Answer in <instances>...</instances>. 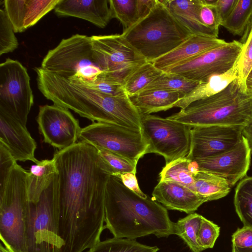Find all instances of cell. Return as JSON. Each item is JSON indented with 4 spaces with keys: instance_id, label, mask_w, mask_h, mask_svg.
Segmentation results:
<instances>
[{
    "instance_id": "obj_1",
    "label": "cell",
    "mask_w": 252,
    "mask_h": 252,
    "mask_svg": "<svg viewBox=\"0 0 252 252\" xmlns=\"http://www.w3.org/2000/svg\"><path fill=\"white\" fill-rule=\"evenodd\" d=\"M62 252H83L98 243L104 228L105 192L111 175L93 145L80 141L53 156Z\"/></svg>"
},
{
    "instance_id": "obj_2",
    "label": "cell",
    "mask_w": 252,
    "mask_h": 252,
    "mask_svg": "<svg viewBox=\"0 0 252 252\" xmlns=\"http://www.w3.org/2000/svg\"><path fill=\"white\" fill-rule=\"evenodd\" d=\"M104 228L117 238L135 240L150 234L158 238L174 234L167 209L148 196L142 197L110 175L105 192Z\"/></svg>"
},
{
    "instance_id": "obj_3",
    "label": "cell",
    "mask_w": 252,
    "mask_h": 252,
    "mask_svg": "<svg viewBox=\"0 0 252 252\" xmlns=\"http://www.w3.org/2000/svg\"><path fill=\"white\" fill-rule=\"evenodd\" d=\"M167 118L192 127L245 126L252 122V94L240 86L236 78L221 92L194 101Z\"/></svg>"
},
{
    "instance_id": "obj_4",
    "label": "cell",
    "mask_w": 252,
    "mask_h": 252,
    "mask_svg": "<svg viewBox=\"0 0 252 252\" xmlns=\"http://www.w3.org/2000/svg\"><path fill=\"white\" fill-rule=\"evenodd\" d=\"M147 62L177 47L192 34L159 0L152 11L122 33Z\"/></svg>"
},
{
    "instance_id": "obj_5",
    "label": "cell",
    "mask_w": 252,
    "mask_h": 252,
    "mask_svg": "<svg viewBox=\"0 0 252 252\" xmlns=\"http://www.w3.org/2000/svg\"><path fill=\"white\" fill-rule=\"evenodd\" d=\"M28 172L17 162L0 185V238L12 252H27V232L30 218Z\"/></svg>"
},
{
    "instance_id": "obj_6",
    "label": "cell",
    "mask_w": 252,
    "mask_h": 252,
    "mask_svg": "<svg viewBox=\"0 0 252 252\" xmlns=\"http://www.w3.org/2000/svg\"><path fill=\"white\" fill-rule=\"evenodd\" d=\"M40 67L72 82L84 85L96 81L103 74L92 49L91 36L80 34L63 39L49 50Z\"/></svg>"
},
{
    "instance_id": "obj_7",
    "label": "cell",
    "mask_w": 252,
    "mask_h": 252,
    "mask_svg": "<svg viewBox=\"0 0 252 252\" xmlns=\"http://www.w3.org/2000/svg\"><path fill=\"white\" fill-rule=\"evenodd\" d=\"M55 178L39 201L30 203L27 252H62L64 243L59 233Z\"/></svg>"
},
{
    "instance_id": "obj_8",
    "label": "cell",
    "mask_w": 252,
    "mask_h": 252,
    "mask_svg": "<svg viewBox=\"0 0 252 252\" xmlns=\"http://www.w3.org/2000/svg\"><path fill=\"white\" fill-rule=\"evenodd\" d=\"M142 131L149 145L147 154L164 157L166 164L189 155L192 126L152 115H141Z\"/></svg>"
},
{
    "instance_id": "obj_9",
    "label": "cell",
    "mask_w": 252,
    "mask_h": 252,
    "mask_svg": "<svg viewBox=\"0 0 252 252\" xmlns=\"http://www.w3.org/2000/svg\"><path fill=\"white\" fill-rule=\"evenodd\" d=\"M91 37L93 50L103 71L99 79L107 78L124 84L134 70L147 62L122 34Z\"/></svg>"
},
{
    "instance_id": "obj_10",
    "label": "cell",
    "mask_w": 252,
    "mask_h": 252,
    "mask_svg": "<svg viewBox=\"0 0 252 252\" xmlns=\"http://www.w3.org/2000/svg\"><path fill=\"white\" fill-rule=\"evenodd\" d=\"M79 139L137 162L149 147L142 130L100 122L82 128Z\"/></svg>"
},
{
    "instance_id": "obj_11",
    "label": "cell",
    "mask_w": 252,
    "mask_h": 252,
    "mask_svg": "<svg viewBox=\"0 0 252 252\" xmlns=\"http://www.w3.org/2000/svg\"><path fill=\"white\" fill-rule=\"evenodd\" d=\"M33 104L27 68L17 60L6 59L0 64V112L26 126Z\"/></svg>"
},
{
    "instance_id": "obj_12",
    "label": "cell",
    "mask_w": 252,
    "mask_h": 252,
    "mask_svg": "<svg viewBox=\"0 0 252 252\" xmlns=\"http://www.w3.org/2000/svg\"><path fill=\"white\" fill-rule=\"evenodd\" d=\"M242 46L243 44L237 40L226 42L165 72L177 74L193 81L205 82L213 75L230 69L237 62Z\"/></svg>"
},
{
    "instance_id": "obj_13",
    "label": "cell",
    "mask_w": 252,
    "mask_h": 252,
    "mask_svg": "<svg viewBox=\"0 0 252 252\" xmlns=\"http://www.w3.org/2000/svg\"><path fill=\"white\" fill-rule=\"evenodd\" d=\"M36 122L44 142L59 150L76 143L82 129L68 109L55 104L40 106Z\"/></svg>"
},
{
    "instance_id": "obj_14",
    "label": "cell",
    "mask_w": 252,
    "mask_h": 252,
    "mask_svg": "<svg viewBox=\"0 0 252 252\" xmlns=\"http://www.w3.org/2000/svg\"><path fill=\"white\" fill-rule=\"evenodd\" d=\"M244 126H206L192 127L190 151L186 157L194 160L227 151L241 140Z\"/></svg>"
},
{
    "instance_id": "obj_15",
    "label": "cell",
    "mask_w": 252,
    "mask_h": 252,
    "mask_svg": "<svg viewBox=\"0 0 252 252\" xmlns=\"http://www.w3.org/2000/svg\"><path fill=\"white\" fill-rule=\"evenodd\" d=\"M251 150L243 135L232 148L221 153L194 159L199 170L211 173L224 179L230 187L247 174L251 161Z\"/></svg>"
},
{
    "instance_id": "obj_16",
    "label": "cell",
    "mask_w": 252,
    "mask_h": 252,
    "mask_svg": "<svg viewBox=\"0 0 252 252\" xmlns=\"http://www.w3.org/2000/svg\"><path fill=\"white\" fill-rule=\"evenodd\" d=\"M0 143L3 145L17 161L39 160L35 156L37 145L26 126L0 112Z\"/></svg>"
},
{
    "instance_id": "obj_17",
    "label": "cell",
    "mask_w": 252,
    "mask_h": 252,
    "mask_svg": "<svg viewBox=\"0 0 252 252\" xmlns=\"http://www.w3.org/2000/svg\"><path fill=\"white\" fill-rule=\"evenodd\" d=\"M153 199L161 203L167 209L194 213L204 203L203 197L189 188L171 181H159L152 192Z\"/></svg>"
},
{
    "instance_id": "obj_18",
    "label": "cell",
    "mask_w": 252,
    "mask_h": 252,
    "mask_svg": "<svg viewBox=\"0 0 252 252\" xmlns=\"http://www.w3.org/2000/svg\"><path fill=\"white\" fill-rule=\"evenodd\" d=\"M60 0H4V10L15 32H22L36 24L54 9Z\"/></svg>"
},
{
    "instance_id": "obj_19",
    "label": "cell",
    "mask_w": 252,
    "mask_h": 252,
    "mask_svg": "<svg viewBox=\"0 0 252 252\" xmlns=\"http://www.w3.org/2000/svg\"><path fill=\"white\" fill-rule=\"evenodd\" d=\"M226 42L217 37L192 34L173 50L152 63L156 67L165 72Z\"/></svg>"
},
{
    "instance_id": "obj_20",
    "label": "cell",
    "mask_w": 252,
    "mask_h": 252,
    "mask_svg": "<svg viewBox=\"0 0 252 252\" xmlns=\"http://www.w3.org/2000/svg\"><path fill=\"white\" fill-rule=\"evenodd\" d=\"M109 0H60L54 10L59 16L74 17L105 28L111 19Z\"/></svg>"
},
{
    "instance_id": "obj_21",
    "label": "cell",
    "mask_w": 252,
    "mask_h": 252,
    "mask_svg": "<svg viewBox=\"0 0 252 252\" xmlns=\"http://www.w3.org/2000/svg\"><path fill=\"white\" fill-rule=\"evenodd\" d=\"M169 9L174 17L193 34L212 37L218 33L205 27L200 22L199 12L201 0H159Z\"/></svg>"
},
{
    "instance_id": "obj_22",
    "label": "cell",
    "mask_w": 252,
    "mask_h": 252,
    "mask_svg": "<svg viewBox=\"0 0 252 252\" xmlns=\"http://www.w3.org/2000/svg\"><path fill=\"white\" fill-rule=\"evenodd\" d=\"M237 76L236 62L228 71L213 75L207 81L200 82L192 90L185 94L174 107L184 109L194 101L212 96L224 89L237 78Z\"/></svg>"
},
{
    "instance_id": "obj_23",
    "label": "cell",
    "mask_w": 252,
    "mask_h": 252,
    "mask_svg": "<svg viewBox=\"0 0 252 252\" xmlns=\"http://www.w3.org/2000/svg\"><path fill=\"white\" fill-rule=\"evenodd\" d=\"M184 95L176 92L148 90L130 97V99L143 115L171 109Z\"/></svg>"
},
{
    "instance_id": "obj_24",
    "label": "cell",
    "mask_w": 252,
    "mask_h": 252,
    "mask_svg": "<svg viewBox=\"0 0 252 252\" xmlns=\"http://www.w3.org/2000/svg\"><path fill=\"white\" fill-rule=\"evenodd\" d=\"M58 173L54 158L44 159L31 166L27 176L30 203H36L40 196L51 184Z\"/></svg>"
},
{
    "instance_id": "obj_25",
    "label": "cell",
    "mask_w": 252,
    "mask_h": 252,
    "mask_svg": "<svg viewBox=\"0 0 252 252\" xmlns=\"http://www.w3.org/2000/svg\"><path fill=\"white\" fill-rule=\"evenodd\" d=\"M220 26L234 35L241 36L243 44L252 28V0H237L232 11Z\"/></svg>"
},
{
    "instance_id": "obj_26",
    "label": "cell",
    "mask_w": 252,
    "mask_h": 252,
    "mask_svg": "<svg viewBox=\"0 0 252 252\" xmlns=\"http://www.w3.org/2000/svg\"><path fill=\"white\" fill-rule=\"evenodd\" d=\"M193 178L194 182L190 189L207 201L222 198L230 191L231 187L224 179L211 173L199 170Z\"/></svg>"
},
{
    "instance_id": "obj_27",
    "label": "cell",
    "mask_w": 252,
    "mask_h": 252,
    "mask_svg": "<svg viewBox=\"0 0 252 252\" xmlns=\"http://www.w3.org/2000/svg\"><path fill=\"white\" fill-rule=\"evenodd\" d=\"M163 72L151 62L143 63L125 80L124 86L126 93L130 97L141 93Z\"/></svg>"
},
{
    "instance_id": "obj_28",
    "label": "cell",
    "mask_w": 252,
    "mask_h": 252,
    "mask_svg": "<svg viewBox=\"0 0 252 252\" xmlns=\"http://www.w3.org/2000/svg\"><path fill=\"white\" fill-rule=\"evenodd\" d=\"M234 204L244 226L252 228V177L244 178L238 184Z\"/></svg>"
},
{
    "instance_id": "obj_29",
    "label": "cell",
    "mask_w": 252,
    "mask_h": 252,
    "mask_svg": "<svg viewBox=\"0 0 252 252\" xmlns=\"http://www.w3.org/2000/svg\"><path fill=\"white\" fill-rule=\"evenodd\" d=\"M203 216L193 213L174 223V234L180 237L192 252L202 251L197 243V236Z\"/></svg>"
},
{
    "instance_id": "obj_30",
    "label": "cell",
    "mask_w": 252,
    "mask_h": 252,
    "mask_svg": "<svg viewBox=\"0 0 252 252\" xmlns=\"http://www.w3.org/2000/svg\"><path fill=\"white\" fill-rule=\"evenodd\" d=\"M200 83L189 80L177 74L163 71L143 91L164 90L178 92L185 95L192 90Z\"/></svg>"
},
{
    "instance_id": "obj_31",
    "label": "cell",
    "mask_w": 252,
    "mask_h": 252,
    "mask_svg": "<svg viewBox=\"0 0 252 252\" xmlns=\"http://www.w3.org/2000/svg\"><path fill=\"white\" fill-rule=\"evenodd\" d=\"M157 246L141 244L135 240L113 237L100 241L88 252H157Z\"/></svg>"
},
{
    "instance_id": "obj_32",
    "label": "cell",
    "mask_w": 252,
    "mask_h": 252,
    "mask_svg": "<svg viewBox=\"0 0 252 252\" xmlns=\"http://www.w3.org/2000/svg\"><path fill=\"white\" fill-rule=\"evenodd\" d=\"M190 160L187 158H184L165 164L159 174V181L175 182L190 189L194 179L189 169Z\"/></svg>"
},
{
    "instance_id": "obj_33",
    "label": "cell",
    "mask_w": 252,
    "mask_h": 252,
    "mask_svg": "<svg viewBox=\"0 0 252 252\" xmlns=\"http://www.w3.org/2000/svg\"><path fill=\"white\" fill-rule=\"evenodd\" d=\"M111 19H117L126 30L140 20L137 0H109Z\"/></svg>"
},
{
    "instance_id": "obj_34",
    "label": "cell",
    "mask_w": 252,
    "mask_h": 252,
    "mask_svg": "<svg viewBox=\"0 0 252 252\" xmlns=\"http://www.w3.org/2000/svg\"><path fill=\"white\" fill-rule=\"evenodd\" d=\"M111 175L119 177L126 173H136L137 162L131 160L107 150L95 147Z\"/></svg>"
},
{
    "instance_id": "obj_35",
    "label": "cell",
    "mask_w": 252,
    "mask_h": 252,
    "mask_svg": "<svg viewBox=\"0 0 252 252\" xmlns=\"http://www.w3.org/2000/svg\"><path fill=\"white\" fill-rule=\"evenodd\" d=\"M13 26L4 9L0 10V55L12 52L19 43Z\"/></svg>"
},
{
    "instance_id": "obj_36",
    "label": "cell",
    "mask_w": 252,
    "mask_h": 252,
    "mask_svg": "<svg viewBox=\"0 0 252 252\" xmlns=\"http://www.w3.org/2000/svg\"><path fill=\"white\" fill-rule=\"evenodd\" d=\"M237 80L246 91V81L252 69V28L244 43L237 62ZM247 92V91H246Z\"/></svg>"
},
{
    "instance_id": "obj_37",
    "label": "cell",
    "mask_w": 252,
    "mask_h": 252,
    "mask_svg": "<svg viewBox=\"0 0 252 252\" xmlns=\"http://www.w3.org/2000/svg\"><path fill=\"white\" fill-rule=\"evenodd\" d=\"M220 232V227L202 217L197 236V243L202 251L213 248Z\"/></svg>"
},
{
    "instance_id": "obj_38",
    "label": "cell",
    "mask_w": 252,
    "mask_h": 252,
    "mask_svg": "<svg viewBox=\"0 0 252 252\" xmlns=\"http://www.w3.org/2000/svg\"><path fill=\"white\" fill-rule=\"evenodd\" d=\"M82 85L108 95L122 96L127 95L123 84L107 78L98 79L92 83Z\"/></svg>"
},
{
    "instance_id": "obj_39",
    "label": "cell",
    "mask_w": 252,
    "mask_h": 252,
    "mask_svg": "<svg viewBox=\"0 0 252 252\" xmlns=\"http://www.w3.org/2000/svg\"><path fill=\"white\" fill-rule=\"evenodd\" d=\"M201 2L199 12L200 22L205 27L219 33V27L220 25L215 8L216 5H208L204 4L202 1Z\"/></svg>"
},
{
    "instance_id": "obj_40",
    "label": "cell",
    "mask_w": 252,
    "mask_h": 252,
    "mask_svg": "<svg viewBox=\"0 0 252 252\" xmlns=\"http://www.w3.org/2000/svg\"><path fill=\"white\" fill-rule=\"evenodd\" d=\"M17 163L10 152L0 143V185L6 181L10 172Z\"/></svg>"
},
{
    "instance_id": "obj_41",
    "label": "cell",
    "mask_w": 252,
    "mask_h": 252,
    "mask_svg": "<svg viewBox=\"0 0 252 252\" xmlns=\"http://www.w3.org/2000/svg\"><path fill=\"white\" fill-rule=\"evenodd\" d=\"M232 243L237 248H252V228H238L232 235Z\"/></svg>"
},
{
    "instance_id": "obj_42",
    "label": "cell",
    "mask_w": 252,
    "mask_h": 252,
    "mask_svg": "<svg viewBox=\"0 0 252 252\" xmlns=\"http://www.w3.org/2000/svg\"><path fill=\"white\" fill-rule=\"evenodd\" d=\"M237 0H218L215 8L221 23L225 20L234 9Z\"/></svg>"
},
{
    "instance_id": "obj_43",
    "label": "cell",
    "mask_w": 252,
    "mask_h": 252,
    "mask_svg": "<svg viewBox=\"0 0 252 252\" xmlns=\"http://www.w3.org/2000/svg\"><path fill=\"white\" fill-rule=\"evenodd\" d=\"M135 175L132 173H126L121 175L119 177L126 188L138 195L146 198L148 196L144 193L140 189Z\"/></svg>"
},
{
    "instance_id": "obj_44",
    "label": "cell",
    "mask_w": 252,
    "mask_h": 252,
    "mask_svg": "<svg viewBox=\"0 0 252 252\" xmlns=\"http://www.w3.org/2000/svg\"><path fill=\"white\" fill-rule=\"evenodd\" d=\"M140 20L146 17L153 9L157 0H137Z\"/></svg>"
},
{
    "instance_id": "obj_45",
    "label": "cell",
    "mask_w": 252,
    "mask_h": 252,
    "mask_svg": "<svg viewBox=\"0 0 252 252\" xmlns=\"http://www.w3.org/2000/svg\"><path fill=\"white\" fill-rule=\"evenodd\" d=\"M242 134L247 139L252 152V122L244 127Z\"/></svg>"
},
{
    "instance_id": "obj_46",
    "label": "cell",
    "mask_w": 252,
    "mask_h": 252,
    "mask_svg": "<svg viewBox=\"0 0 252 252\" xmlns=\"http://www.w3.org/2000/svg\"><path fill=\"white\" fill-rule=\"evenodd\" d=\"M246 89L248 93L252 94V69L246 81Z\"/></svg>"
},
{
    "instance_id": "obj_47",
    "label": "cell",
    "mask_w": 252,
    "mask_h": 252,
    "mask_svg": "<svg viewBox=\"0 0 252 252\" xmlns=\"http://www.w3.org/2000/svg\"><path fill=\"white\" fill-rule=\"evenodd\" d=\"M201 1L205 4L215 6L218 0H201Z\"/></svg>"
},
{
    "instance_id": "obj_48",
    "label": "cell",
    "mask_w": 252,
    "mask_h": 252,
    "mask_svg": "<svg viewBox=\"0 0 252 252\" xmlns=\"http://www.w3.org/2000/svg\"><path fill=\"white\" fill-rule=\"evenodd\" d=\"M235 249H236V250L237 252H252V248H250V249H240V248H237L236 247H235Z\"/></svg>"
},
{
    "instance_id": "obj_49",
    "label": "cell",
    "mask_w": 252,
    "mask_h": 252,
    "mask_svg": "<svg viewBox=\"0 0 252 252\" xmlns=\"http://www.w3.org/2000/svg\"><path fill=\"white\" fill-rule=\"evenodd\" d=\"M0 252H12L8 248H7L4 245H3L1 243L0 244Z\"/></svg>"
},
{
    "instance_id": "obj_50",
    "label": "cell",
    "mask_w": 252,
    "mask_h": 252,
    "mask_svg": "<svg viewBox=\"0 0 252 252\" xmlns=\"http://www.w3.org/2000/svg\"><path fill=\"white\" fill-rule=\"evenodd\" d=\"M232 252H237L235 247L234 246H232Z\"/></svg>"
}]
</instances>
